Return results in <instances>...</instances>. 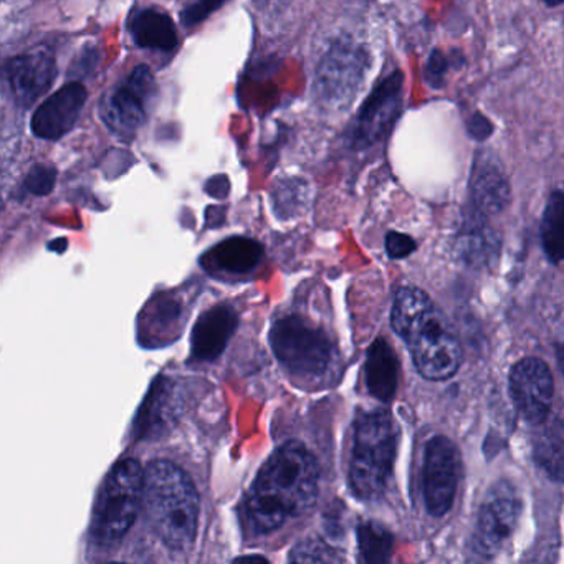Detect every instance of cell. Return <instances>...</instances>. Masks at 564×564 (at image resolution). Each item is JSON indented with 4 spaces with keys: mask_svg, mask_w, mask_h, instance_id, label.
<instances>
[{
    "mask_svg": "<svg viewBox=\"0 0 564 564\" xmlns=\"http://www.w3.org/2000/svg\"><path fill=\"white\" fill-rule=\"evenodd\" d=\"M318 497V465L299 442L275 452L257 475L246 501L250 528L270 533L289 518L306 513Z\"/></svg>",
    "mask_w": 564,
    "mask_h": 564,
    "instance_id": "cell-1",
    "label": "cell"
},
{
    "mask_svg": "<svg viewBox=\"0 0 564 564\" xmlns=\"http://www.w3.org/2000/svg\"><path fill=\"white\" fill-rule=\"evenodd\" d=\"M391 325L404 339L415 369L425 379L445 381L460 368L464 358L460 341L427 293L415 286L399 290Z\"/></svg>",
    "mask_w": 564,
    "mask_h": 564,
    "instance_id": "cell-2",
    "label": "cell"
},
{
    "mask_svg": "<svg viewBox=\"0 0 564 564\" xmlns=\"http://www.w3.org/2000/svg\"><path fill=\"white\" fill-rule=\"evenodd\" d=\"M144 501L163 543L171 550H189L199 521V495L189 475L171 462H153L144 471Z\"/></svg>",
    "mask_w": 564,
    "mask_h": 564,
    "instance_id": "cell-3",
    "label": "cell"
},
{
    "mask_svg": "<svg viewBox=\"0 0 564 564\" xmlns=\"http://www.w3.org/2000/svg\"><path fill=\"white\" fill-rule=\"evenodd\" d=\"M398 427L386 411H372L356 424L349 465V485L359 500H376L384 494L394 464Z\"/></svg>",
    "mask_w": 564,
    "mask_h": 564,
    "instance_id": "cell-4",
    "label": "cell"
},
{
    "mask_svg": "<svg viewBox=\"0 0 564 564\" xmlns=\"http://www.w3.org/2000/svg\"><path fill=\"white\" fill-rule=\"evenodd\" d=\"M144 494V471L134 458H124L111 468L98 497L94 534L100 543L123 540L133 527Z\"/></svg>",
    "mask_w": 564,
    "mask_h": 564,
    "instance_id": "cell-5",
    "label": "cell"
},
{
    "mask_svg": "<svg viewBox=\"0 0 564 564\" xmlns=\"http://www.w3.org/2000/svg\"><path fill=\"white\" fill-rule=\"evenodd\" d=\"M270 345L282 365L300 376H319L332 362L329 339L296 316L279 319L270 332Z\"/></svg>",
    "mask_w": 564,
    "mask_h": 564,
    "instance_id": "cell-6",
    "label": "cell"
},
{
    "mask_svg": "<svg viewBox=\"0 0 564 564\" xmlns=\"http://www.w3.org/2000/svg\"><path fill=\"white\" fill-rule=\"evenodd\" d=\"M521 514V500L508 481H498L485 495L471 534V550L490 560L513 534Z\"/></svg>",
    "mask_w": 564,
    "mask_h": 564,
    "instance_id": "cell-7",
    "label": "cell"
},
{
    "mask_svg": "<svg viewBox=\"0 0 564 564\" xmlns=\"http://www.w3.org/2000/svg\"><path fill=\"white\" fill-rule=\"evenodd\" d=\"M154 95V78L150 68L140 65L133 74L100 105L101 118L111 133L131 140L147 120V110Z\"/></svg>",
    "mask_w": 564,
    "mask_h": 564,
    "instance_id": "cell-8",
    "label": "cell"
},
{
    "mask_svg": "<svg viewBox=\"0 0 564 564\" xmlns=\"http://www.w3.org/2000/svg\"><path fill=\"white\" fill-rule=\"evenodd\" d=\"M460 467L457 445L444 435H435L425 447L424 458L425 507L432 517H444L454 505Z\"/></svg>",
    "mask_w": 564,
    "mask_h": 564,
    "instance_id": "cell-9",
    "label": "cell"
},
{
    "mask_svg": "<svg viewBox=\"0 0 564 564\" xmlns=\"http://www.w3.org/2000/svg\"><path fill=\"white\" fill-rule=\"evenodd\" d=\"M510 392L518 412L531 424H541L550 414L554 382L550 368L540 358H524L510 372Z\"/></svg>",
    "mask_w": 564,
    "mask_h": 564,
    "instance_id": "cell-10",
    "label": "cell"
},
{
    "mask_svg": "<svg viewBox=\"0 0 564 564\" xmlns=\"http://www.w3.org/2000/svg\"><path fill=\"white\" fill-rule=\"evenodd\" d=\"M57 77V64L51 52L39 51L12 58L4 68V78L12 98L21 108H29L51 90Z\"/></svg>",
    "mask_w": 564,
    "mask_h": 564,
    "instance_id": "cell-11",
    "label": "cell"
},
{
    "mask_svg": "<svg viewBox=\"0 0 564 564\" xmlns=\"http://www.w3.org/2000/svg\"><path fill=\"white\" fill-rule=\"evenodd\" d=\"M401 88L402 75L395 72L372 91L352 133L356 147H369L391 130L401 110Z\"/></svg>",
    "mask_w": 564,
    "mask_h": 564,
    "instance_id": "cell-12",
    "label": "cell"
},
{
    "mask_svg": "<svg viewBox=\"0 0 564 564\" xmlns=\"http://www.w3.org/2000/svg\"><path fill=\"white\" fill-rule=\"evenodd\" d=\"M365 70V57L351 45H336L316 77V91L326 104H343L352 97Z\"/></svg>",
    "mask_w": 564,
    "mask_h": 564,
    "instance_id": "cell-13",
    "label": "cell"
},
{
    "mask_svg": "<svg viewBox=\"0 0 564 564\" xmlns=\"http://www.w3.org/2000/svg\"><path fill=\"white\" fill-rule=\"evenodd\" d=\"M87 101V88L82 84L65 85L44 101L32 117V131L42 140H58L77 123Z\"/></svg>",
    "mask_w": 564,
    "mask_h": 564,
    "instance_id": "cell-14",
    "label": "cell"
},
{
    "mask_svg": "<svg viewBox=\"0 0 564 564\" xmlns=\"http://www.w3.org/2000/svg\"><path fill=\"white\" fill-rule=\"evenodd\" d=\"M237 328V313L227 305L214 306L197 319L191 336L193 358L213 361L226 349Z\"/></svg>",
    "mask_w": 564,
    "mask_h": 564,
    "instance_id": "cell-15",
    "label": "cell"
},
{
    "mask_svg": "<svg viewBox=\"0 0 564 564\" xmlns=\"http://www.w3.org/2000/svg\"><path fill=\"white\" fill-rule=\"evenodd\" d=\"M263 249L257 240L246 237L220 242L203 257V267L214 272L249 273L259 265Z\"/></svg>",
    "mask_w": 564,
    "mask_h": 564,
    "instance_id": "cell-16",
    "label": "cell"
},
{
    "mask_svg": "<svg viewBox=\"0 0 564 564\" xmlns=\"http://www.w3.org/2000/svg\"><path fill=\"white\" fill-rule=\"evenodd\" d=\"M398 358L388 341L376 339L368 349L365 376L368 391L381 402H391L398 389Z\"/></svg>",
    "mask_w": 564,
    "mask_h": 564,
    "instance_id": "cell-17",
    "label": "cell"
},
{
    "mask_svg": "<svg viewBox=\"0 0 564 564\" xmlns=\"http://www.w3.org/2000/svg\"><path fill=\"white\" fill-rule=\"evenodd\" d=\"M131 35L140 47L171 52L176 48L177 31L173 19L160 9H144L131 19Z\"/></svg>",
    "mask_w": 564,
    "mask_h": 564,
    "instance_id": "cell-18",
    "label": "cell"
},
{
    "mask_svg": "<svg viewBox=\"0 0 564 564\" xmlns=\"http://www.w3.org/2000/svg\"><path fill=\"white\" fill-rule=\"evenodd\" d=\"M471 199L480 214H497L505 209L510 199L503 173L488 161H480L471 176Z\"/></svg>",
    "mask_w": 564,
    "mask_h": 564,
    "instance_id": "cell-19",
    "label": "cell"
},
{
    "mask_svg": "<svg viewBox=\"0 0 564 564\" xmlns=\"http://www.w3.org/2000/svg\"><path fill=\"white\" fill-rule=\"evenodd\" d=\"M534 435V462L547 477L564 484V424L560 421L541 422Z\"/></svg>",
    "mask_w": 564,
    "mask_h": 564,
    "instance_id": "cell-20",
    "label": "cell"
},
{
    "mask_svg": "<svg viewBox=\"0 0 564 564\" xmlns=\"http://www.w3.org/2000/svg\"><path fill=\"white\" fill-rule=\"evenodd\" d=\"M497 237L487 224L481 223L480 213L471 217L458 240V252L471 265H484L497 252Z\"/></svg>",
    "mask_w": 564,
    "mask_h": 564,
    "instance_id": "cell-21",
    "label": "cell"
},
{
    "mask_svg": "<svg viewBox=\"0 0 564 564\" xmlns=\"http://www.w3.org/2000/svg\"><path fill=\"white\" fill-rule=\"evenodd\" d=\"M544 252L553 262H564V193L551 194L541 223Z\"/></svg>",
    "mask_w": 564,
    "mask_h": 564,
    "instance_id": "cell-22",
    "label": "cell"
},
{
    "mask_svg": "<svg viewBox=\"0 0 564 564\" xmlns=\"http://www.w3.org/2000/svg\"><path fill=\"white\" fill-rule=\"evenodd\" d=\"M359 550L366 563H386L392 553V534L379 524L362 523L358 530Z\"/></svg>",
    "mask_w": 564,
    "mask_h": 564,
    "instance_id": "cell-23",
    "label": "cell"
},
{
    "mask_svg": "<svg viewBox=\"0 0 564 564\" xmlns=\"http://www.w3.org/2000/svg\"><path fill=\"white\" fill-rule=\"evenodd\" d=\"M290 561L293 563H333V561H341V557L322 540H306L293 547Z\"/></svg>",
    "mask_w": 564,
    "mask_h": 564,
    "instance_id": "cell-24",
    "label": "cell"
},
{
    "mask_svg": "<svg viewBox=\"0 0 564 564\" xmlns=\"http://www.w3.org/2000/svg\"><path fill=\"white\" fill-rule=\"evenodd\" d=\"M55 180H57L55 170L47 166H37L29 173L24 187L28 193L34 194V196H45L54 189Z\"/></svg>",
    "mask_w": 564,
    "mask_h": 564,
    "instance_id": "cell-25",
    "label": "cell"
},
{
    "mask_svg": "<svg viewBox=\"0 0 564 564\" xmlns=\"http://www.w3.org/2000/svg\"><path fill=\"white\" fill-rule=\"evenodd\" d=\"M227 0H197L196 4L184 9L183 24L187 25V28L200 24V22L206 21L213 12H216L217 9L223 8Z\"/></svg>",
    "mask_w": 564,
    "mask_h": 564,
    "instance_id": "cell-26",
    "label": "cell"
},
{
    "mask_svg": "<svg viewBox=\"0 0 564 564\" xmlns=\"http://www.w3.org/2000/svg\"><path fill=\"white\" fill-rule=\"evenodd\" d=\"M386 249H388V256L391 259H405L417 249V246H415L412 237L399 232H389L386 237Z\"/></svg>",
    "mask_w": 564,
    "mask_h": 564,
    "instance_id": "cell-27",
    "label": "cell"
},
{
    "mask_svg": "<svg viewBox=\"0 0 564 564\" xmlns=\"http://www.w3.org/2000/svg\"><path fill=\"white\" fill-rule=\"evenodd\" d=\"M470 131L474 133V137L477 138H487L488 133L491 131L490 123H488L485 118L475 117L474 121H470Z\"/></svg>",
    "mask_w": 564,
    "mask_h": 564,
    "instance_id": "cell-28",
    "label": "cell"
},
{
    "mask_svg": "<svg viewBox=\"0 0 564 564\" xmlns=\"http://www.w3.org/2000/svg\"><path fill=\"white\" fill-rule=\"evenodd\" d=\"M557 358H560L561 369L564 372V341L561 343L560 349H557Z\"/></svg>",
    "mask_w": 564,
    "mask_h": 564,
    "instance_id": "cell-29",
    "label": "cell"
},
{
    "mask_svg": "<svg viewBox=\"0 0 564 564\" xmlns=\"http://www.w3.org/2000/svg\"><path fill=\"white\" fill-rule=\"evenodd\" d=\"M547 4H561V2H564V0H546Z\"/></svg>",
    "mask_w": 564,
    "mask_h": 564,
    "instance_id": "cell-30",
    "label": "cell"
}]
</instances>
